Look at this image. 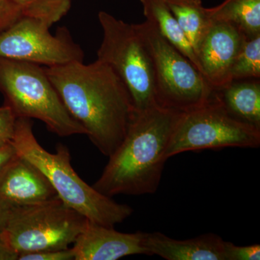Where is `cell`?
I'll return each instance as SVG.
<instances>
[{"instance_id":"cell-20","label":"cell","mask_w":260,"mask_h":260,"mask_svg":"<svg viewBox=\"0 0 260 260\" xmlns=\"http://www.w3.org/2000/svg\"><path fill=\"white\" fill-rule=\"evenodd\" d=\"M225 260H259L260 245L237 246L232 242H225Z\"/></svg>"},{"instance_id":"cell-12","label":"cell","mask_w":260,"mask_h":260,"mask_svg":"<svg viewBox=\"0 0 260 260\" xmlns=\"http://www.w3.org/2000/svg\"><path fill=\"white\" fill-rule=\"evenodd\" d=\"M56 198L57 194L45 176L20 155L0 174V203L9 209L39 204Z\"/></svg>"},{"instance_id":"cell-18","label":"cell","mask_w":260,"mask_h":260,"mask_svg":"<svg viewBox=\"0 0 260 260\" xmlns=\"http://www.w3.org/2000/svg\"><path fill=\"white\" fill-rule=\"evenodd\" d=\"M231 78L232 81L259 79L260 35L246 38L232 65Z\"/></svg>"},{"instance_id":"cell-8","label":"cell","mask_w":260,"mask_h":260,"mask_svg":"<svg viewBox=\"0 0 260 260\" xmlns=\"http://www.w3.org/2000/svg\"><path fill=\"white\" fill-rule=\"evenodd\" d=\"M260 128L234 117L216 91L208 103L181 113L166 150V158L186 151L225 148H257Z\"/></svg>"},{"instance_id":"cell-13","label":"cell","mask_w":260,"mask_h":260,"mask_svg":"<svg viewBox=\"0 0 260 260\" xmlns=\"http://www.w3.org/2000/svg\"><path fill=\"white\" fill-rule=\"evenodd\" d=\"M225 242L215 234L177 240L160 232L145 233L144 246L148 255L167 260H225Z\"/></svg>"},{"instance_id":"cell-2","label":"cell","mask_w":260,"mask_h":260,"mask_svg":"<svg viewBox=\"0 0 260 260\" xmlns=\"http://www.w3.org/2000/svg\"><path fill=\"white\" fill-rule=\"evenodd\" d=\"M181 114L159 106L136 113L93 187L109 198L154 194L167 160L168 143Z\"/></svg>"},{"instance_id":"cell-7","label":"cell","mask_w":260,"mask_h":260,"mask_svg":"<svg viewBox=\"0 0 260 260\" xmlns=\"http://www.w3.org/2000/svg\"><path fill=\"white\" fill-rule=\"evenodd\" d=\"M103 40L98 59L110 66L129 90L136 113L158 106L148 51L135 24L119 20L105 11L98 15Z\"/></svg>"},{"instance_id":"cell-3","label":"cell","mask_w":260,"mask_h":260,"mask_svg":"<svg viewBox=\"0 0 260 260\" xmlns=\"http://www.w3.org/2000/svg\"><path fill=\"white\" fill-rule=\"evenodd\" d=\"M11 143L19 155L27 159L45 176L63 203L89 221L114 227L133 213L134 210L129 205L116 203L84 181L72 167L66 146L58 145L55 153L43 148L34 136L30 119H16Z\"/></svg>"},{"instance_id":"cell-26","label":"cell","mask_w":260,"mask_h":260,"mask_svg":"<svg viewBox=\"0 0 260 260\" xmlns=\"http://www.w3.org/2000/svg\"><path fill=\"white\" fill-rule=\"evenodd\" d=\"M10 209L0 203V238L4 233Z\"/></svg>"},{"instance_id":"cell-17","label":"cell","mask_w":260,"mask_h":260,"mask_svg":"<svg viewBox=\"0 0 260 260\" xmlns=\"http://www.w3.org/2000/svg\"><path fill=\"white\" fill-rule=\"evenodd\" d=\"M196 54L197 49L209 28L207 8L202 0H164Z\"/></svg>"},{"instance_id":"cell-16","label":"cell","mask_w":260,"mask_h":260,"mask_svg":"<svg viewBox=\"0 0 260 260\" xmlns=\"http://www.w3.org/2000/svg\"><path fill=\"white\" fill-rule=\"evenodd\" d=\"M207 13L210 21L232 24L247 39L260 35V0H224Z\"/></svg>"},{"instance_id":"cell-24","label":"cell","mask_w":260,"mask_h":260,"mask_svg":"<svg viewBox=\"0 0 260 260\" xmlns=\"http://www.w3.org/2000/svg\"><path fill=\"white\" fill-rule=\"evenodd\" d=\"M18 155L11 141L0 144V174Z\"/></svg>"},{"instance_id":"cell-27","label":"cell","mask_w":260,"mask_h":260,"mask_svg":"<svg viewBox=\"0 0 260 260\" xmlns=\"http://www.w3.org/2000/svg\"><path fill=\"white\" fill-rule=\"evenodd\" d=\"M13 1L18 5L19 8L21 10L22 14L23 15L31 5L32 0H13Z\"/></svg>"},{"instance_id":"cell-4","label":"cell","mask_w":260,"mask_h":260,"mask_svg":"<svg viewBox=\"0 0 260 260\" xmlns=\"http://www.w3.org/2000/svg\"><path fill=\"white\" fill-rule=\"evenodd\" d=\"M0 93L17 119H39L59 137L86 135L67 110L40 64L0 57Z\"/></svg>"},{"instance_id":"cell-10","label":"cell","mask_w":260,"mask_h":260,"mask_svg":"<svg viewBox=\"0 0 260 260\" xmlns=\"http://www.w3.org/2000/svg\"><path fill=\"white\" fill-rule=\"evenodd\" d=\"M245 39L232 24L211 21L197 49L196 56L200 73L215 91L232 82L231 70Z\"/></svg>"},{"instance_id":"cell-6","label":"cell","mask_w":260,"mask_h":260,"mask_svg":"<svg viewBox=\"0 0 260 260\" xmlns=\"http://www.w3.org/2000/svg\"><path fill=\"white\" fill-rule=\"evenodd\" d=\"M88 220L59 198L10 208L2 239L18 254L70 248Z\"/></svg>"},{"instance_id":"cell-15","label":"cell","mask_w":260,"mask_h":260,"mask_svg":"<svg viewBox=\"0 0 260 260\" xmlns=\"http://www.w3.org/2000/svg\"><path fill=\"white\" fill-rule=\"evenodd\" d=\"M147 21L156 28L160 35L180 51L200 72L199 61L184 32L164 0H140Z\"/></svg>"},{"instance_id":"cell-5","label":"cell","mask_w":260,"mask_h":260,"mask_svg":"<svg viewBox=\"0 0 260 260\" xmlns=\"http://www.w3.org/2000/svg\"><path fill=\"white\" fill-rule=\"evenodd\" d=\"M135 26L151 59L159 107L186 112L213 99L215 90L204 76L153 25L145 20Z\"/></svg>"},{"instance_id":"cell-14","label":"cell","mask_w":260,"mask_h":260,"mask_svg":"<svg viewBox=\"0 0 260 260\" xmlns=\"http://www.w3.org/2000/svg\"><path fill=\"white\" fill-rule=\"evenodd\" d=\"M216 93L232 115L260 128L259 79L232 80Z\"/></svg>"},{"instance_id":"cell-23","label":"cell","mask_w":260,"mask_h":260,"mask_svg":"<svg viewBox=\"0 0 260 260\" xmlns=\"http://www.w3.org/2000/svg\"><path fill=\"white\" fill-rule=\"evenodd\" d=\"M74 254L72 248L59 250H46L20 254L18 260H73Z\"/></svg>"},{"instance_id":"cell-11","label":"cell","mask_w":260,"mask_h":260,"mask_svg":"<svg viewBox=\"0 0 260 260\" xmlns=\"http://www.w3.org/2000/svg\"><path fill=\"white\" fill-rule=\"evenodd\" d=\"M145 233H121L89 221L72 246L75 260H116L134 254H146Z\"/></svg>"},{"instance_id":"cell-21","label":"cell","mask_w":260,"mask_h":260,"mask_svg":"<svg viewBox=\"0 0 260 260\" xmlns=\"http://www.w3.org/2000/svg\"><path fill=\"white\" fill-rule=\"evenodd\" d=\"M23 16L21 10L13 0H0V34Z\"/></svg>"},{"instance_id":"cell-25","label":"cell","mask_w":260,"mask_h":260,"mask_svg":"<svg viewBox=\"0 0 260 260\" xmlns=\"http://www.w3.org/2000/svg\"><path fill=\"white\" fill-rule=\"evenodd\" d=\"M18 253L0 238V260H18Z\"/></svg>"},{"instance_id":"cell-19","label":"cell","mask_w":260,"mask_h":260,"mask_svg":"<svg viewBox=\"0 0 260 260\" xmlns=\"http://www.w3.org/2000/svg\"><path fill=\"white\" fill-rule=\"evenodd\" d=\"M71 3L72 0H32L23 15L39 19L51 27L68 13Z\"/></svg>"},{"instance_id":"cell-22","label":"cell","mask_w":260,"mask_h":260,"mask_svg":"<svg viewBox=\"0 0 260 260\" xmlns=\"http://www.w3.org/2000/svg\"><path fill=\"white\" fill-rule=\"evenodd\" d=\"M16 119L9 107L4 105L0 107V144L11 141Z\"/></svg>"},{"instance_id":"cell-9","label":"cell","mask_w":260,"mask_h":260,"mask_svg":"<svg viewBox=\"0 0 260 260\" xmlns=\"http://www.w3.org/2000/svg\"><path fill=\"white\" fill-rule=\"evenodd\" d=\"M39 19L21 17L0 34V57L35 63L46 67L83 61L84 52L65 27L56 35Z\"/></svg>"},{"instance_id":"cell-1","label":"cell","mask_w":260,"mask_h":260,"mask_svg":"<svg viewBox=\"0 0 260 260\" xmlns=\"http://www.w3.org/2000/svg\"><path fill=\"white\" fill-rule=\"evenodd\" d=\"M61 102L99 151L109 157L125 138L136 111L129 90L104 61L45 67Z\"/></svg>"}]
</instances>
